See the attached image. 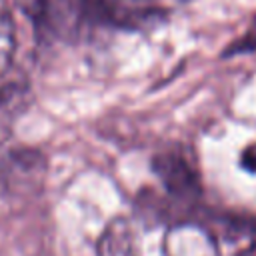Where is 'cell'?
Instances as JSON below:
<instances>
[{
  "label": "cell",
  "mask_w": 256,
  "mask_h": 256,
  "mask_svg": "<svg viewBox=\"0 0 256 256\" xmlns=\"http://www.w3.org/2000/svg\"><path fill=\"white\" fill-rule=\"evenodd\" d=\"M44 40L76 42L90 28L106 26L112 0H16Z\"/></svg>",
  "instance_id": "6da1fadb"
},
{
  "label": "cell",
  "mask_w": 256,
  "mask_h": 256,
  "mask_svg": "<svg viewBox=\"0 0 256 256\" xmlns=\"http://www.w3.org/2000/svg\"><path fill=\"white\" fill-rule=\"evenodd\" d=\"M48 158L38 148H12L0 158V196L26 198L44 188Z\"/></svg>",
  "instance_id": "7a4b0ae2"
},
{
  "label": "cell",
  "mask_w": 256,
  "mask_h": 256,
  "mask_svg": "<svg viewBox=\"0 0 256 256\" xmlns=\"http://www.w3.org/2000/svg\"><path fill=\"white\" fill-rule=\"evenodd\" d=\"M152 170L170 194L178 198H190L200 194V172L194 158L184 146L174 144L154 154Z\"/></svg>",
  "instance_id": "3957f363"
},
{
  "label": "cell",
  "mask_w": 256,
  "mask_h": 256,
  "mask_svg": "<svg viewBox=\"0 0 256 256\" xmlns=\"http://www.w3.org/2000/svg\"><path fill=\"white\" fill-rule=\"evenodd\" d=\"M98 256H136L132 232L124 220L112 222L98 242Z\"/></svg>",
  "instance_id": "277c9868"
},
{
  "label": "cell",
  "mask_w": 256,
  "mask_h": 256,
  "mask_svg": "<svg viewBox=\"0 0 256 256\" xmlns=\"http://www.w3.org/2000/svg\"><path fill=\"white\" fill-rule=\"evenodd\" d=\"M16 52V24L8 8L0 6V76H4L14 60Z\"/></svg>",
  "instance_id": "5b68a950"
},
{
  "label": "cell",
  "mask_w": 256,
  "mask_h": 256,
  "mask_svg": "<svg viewBox=\"0 0 256 256\" xmlns=\"http://www.w3.org/2000/svg\"><path fill=\"white\" fill-rule=\"evenodd\" d=\"M26 96V86L22 84H6L0 86V142L10 132V118L12 112L18 108V102Z\"/></svg>",
  "instance_id": "8992f818"
},
{
  "label": "cell",
  "mask_w": 256,
  "mask_h": 256,
  "mask_svg": "<svg viewBox=\"0 0 256 256\" xmlns=\"http://www.w3.org/2000/svg\"><path fill=\"white\" fill-rule=\"evenodd\" d=\"M246 52H256V18L252 20L250 28L238 38L234 40L224 52L222 56L228 58V56H236V54H246Z\"/></svg>",
  "instance_id": "52a82bcc"
},
{
  "label": "cell",
  "mask_w": 256,
  "mask_h": 256,
  "mask_svg": "<svg viewBox=\"0 0 256 256\" xmlns=\"http://www.w3.org/2000/svg\"><path fill=\"white\" fill-rule=\"evenodd\" d=\"M240 164H242L244 170L256 174V142H252L244 148V152L240 156Z\"/></svg>",
  "instance_id": "ba28073f"
},
{
  "label": "cell",
  "mask_w": 256,
  "mask_h": 256,
  "mask_svg": "<svg viewBox=\"0 0 256 256\" xmlns=\"http://www.w3.org/2000/svg\"><path fill=\"white\" fill-rule=\"evenodd\" d=\"M238 256H256V242L252 244V246H248V248H244Z\"/></svg>",
  "instance_id": "9c48e42d"
},
{
  "label": "cell",
  "mask_w": 256,
  "mask_h": 256,
  "mask_svg": "<svg viewBox=\"0 0 256 256\" xmlns=\"http://www.w3.org/2000/svg\"><path fill=\"white\" fill-rule=\"evenodd\" d=\"M130 2H136V4H142V2H150V0H130Z\"/></svg>",
  "instance_id": "30bf717a"
}]
</instances>
